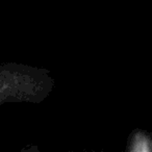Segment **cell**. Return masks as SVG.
Segmentation results:
<instances>
[{
    "label": "cell",
    "instance_id": "6da1fadb",
    "mask_svg": "<svg viewBox=\"0 0 152 152\" xmlns=\"http://www.w3.org/2000/svg\"><path fill=\"white\" fill-rule=\"evenodd\" d=\"M41 83L30 70L15 65L0 67V105L27 101L40 93Z\"/></svg>",
    "mask_w": 152,
    "mask_h": 152
}]
</instances>
